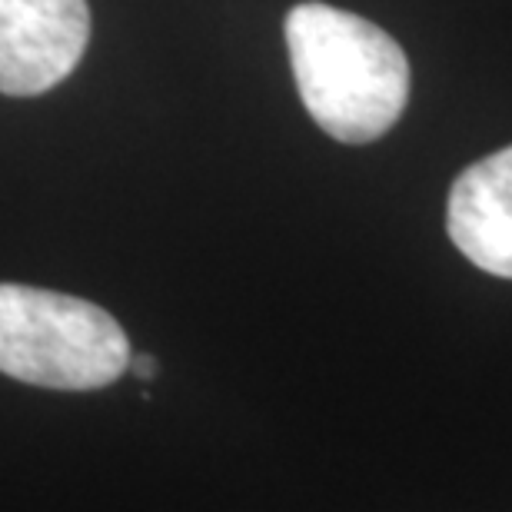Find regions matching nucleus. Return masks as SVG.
<instances>
[{"mask_svg":"<svg viewBox=\"0 0 512 512\" xmlns=\"http://www.w3.org/2000/svg\"><path fill=\"white\" fill-rule=\"evenodd\" d=\"M87 40V0H0V94L37 97L64 84Z\"/></svg>","mask_w":512,"mask_h":512,"instance_id":"nucleus-3","label":"nucleus"},{"mask_svg":"<svg viewBox=\"0 0 512 512\" xmlns=\"http://www.w3.org/2000/svg\"><path fill=\"white\" fill-rule=\"evenodd\" d=\"M130 340L114 316L80 296L0 283V373L10 380L87 393L127 373Z\"/></svg>","mask_w":512,"mask_h":512,"instance_id":"nucleus-2","label":"nucleus"},{"mask_svg":"<svg viewBox=\"0 0 512 512\" xmlns=\"http://www.w3.org/2000/svg\"><path fill=\"white\" fill-rule=\"evenodd\" d=\"M446 230L469 263L512 280V147L459 173L446 203Z\"/></svg>","mask_w":512,"mask_h":512,"instance_id":"nucleus-4","label":"nucleus"},{"mask_svg":"<svg viewBox=\"0 0 512 512\" xmlns=\"http://www.w3.org/2000/svg\"><path fill=\"white\" fill-rule=\"evenodd\" d=\"M286 47L303 107L340 143H373L403 117L409 60L383 27L320 4L286 14Z\"/></svg>","mask_w":512,"mask_h":512,"instance_id":"nucleus-1","label":"nucleus"},{"mask_svg":"<svg viewBox=\"0 0 512 512\" xmlns=\"http://www.w3.org/2000/svg\"><path fill=\"white\" fill-rule=\"evenodd\" d=\"M127 370L137 376V380H143V383L157 380V360H153V356H147V353H130Z\"/></svg>","mask_w":512,"mask_h":512,"instance_id":"nucleus-5","label":"nucleus"}]
</instances>
